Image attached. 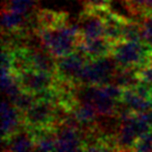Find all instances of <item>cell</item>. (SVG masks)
I'll list each match as a JSON object with an SVG mask.
<instances>
[{
    "label": "cell",
    "instance_id": "obj_1",
    "mask_svg": "<svg viewBox=\"0 0 152 152\" xmlns=\"http://www.w3.org/2000/svg\"><path fill=\"white\" fill-rule=\"evenodd\" d=\"M111 56L122 69L139 70L152 66V48L144 41L122 40L113 43Z\"/></svg>",
    "mask_w": 152,
    "mask_h": 152
},
{
    "label": "cell",
    "instance_id": "obj_2",
    "mask_svg": "<svg viewBox=\"0 0 152 152\" xmlns=\"http://www.w3.org/2000/svg\"><path fill=\"white\" fill-rule=\"evenodd\" d=\"M119 70L117 61L111 55L88 61L79 72L78 86H103L112 83L115 72Z\"/></svg>",
    "mask_w": 152,
    "mask_h": 152
},
{
    "label": "cell",
    "instance_id": "obj_3",
    "mask_svg": "<svg viewBox=\"0 0 152 152\" xmlns=\"http://www.w3.org/2000/svg\"><path fill=\"white\" fill-rule=\"evenodd\" d=\"M57 112L58 106L53 100L48 98H37L34 106L22 113V124L28 130L55 127Z\"/></svg>",
    "mask_w": 152,
    "mask_h": 152
},
{
    "label": "cell",
    "instance_id": "obj_4",
    "mask_svg": "<svg viewBox=\"0 0 152 152\" xmlns=\"http://www.w3.org/2000/svg\"><path fill=\"white\" fill-rule=\"evenodd\" d=\"M19 83L22 90L39 94L53 88L57 80V76L49 72L37 71L34 69H27L23 71L17 72Z\"/></svg>",
    "mask_w": 152,
    "mask_h": 152
},
{
    "label": "cell",
    "instance_id": "obj_5",
    "mask_svg": "<svg viewBox=\"0 0 152 152\" xmlns=\"http://www.w3.org/2000/svg\"><path fill=\"white\" fill-rule=\"evenodd\" d=\"M57 142L56 151H83L86 130L55 124Z\"/></svg>",
    "mask_w": 152,
    "mask_h": 152
},
{
    "label": "cell",
    "instance_id": "obj_6",
    "mask_svg": "<svg viewBox=\"0 0 152 152\" xmlns=\"http://www.w3.org/2000/svg\"><path fill=\"white\" fill-rule=\"evenodd\" d=\"M88 61H90L88 57L79 51H73L67 56L57 58L56 59V62H57L56 76L62 80L71 81L77 85L79 72Z\"/></svg>",
    "mask_w": 152,
    "mask_h": 152
},
{
    "label": "cell",
    "instance_id": "obj_7",
    "mask_svg": "<svg viewBox=\"0 0 152 152\" xmlns=\"http://www.w3.org/2000/svg\"><path fill=\"white\" fill-rule=\"evenodd\" d=\"M1 118H2V140L9 139L17 131L23 128L22 124V113L18 111L12 103L4 101L1 104Z\"/></svg>",
    "mask_w": 152,
    "mask_h": 152
},
{
    "label": "cell",
    "instance_id": "obj_8",
    "mask_svg": "<svg viewBox=\"0 0 152 152\" xmlns=\"http://www.w3.org/2000/svg\"><path fill=\"white\" fill-rule=\"evenodd\" d=\"M79 25L83 39H97L104 37V20L96 12L85 10L80 16Z\"/></svg>",
    "mask_w": 152,
    "mask_h": 152
},
{
    "label": "cell",
    "instance_id": "obj_9",
    "mask_svg": "<svg viewBox=\"0 0 152 152\" xmlns=\"http://www.w3.org/2000/svg\"><path fill=\"white\" fill-rule=\"evenodd\" d=\"M28 62L29 68L37 71L49 72L52 75L57 73L56 58L43 49H30L28 48Z\"/></svg>",
    "mask_w": 152,
    "mask_h": 152
},
{
    "label": "cell",
    "instance_id": "obj_10",
    "mask_svg": "<svg viewBox=\"0 0 152 152\" xmlns=\"http://www.w3.org/2000/svg\"><path fill=\"white\" fill-rule=\"evenodd\" d=\"M2 145H4V150H7V151L25 152L34 150V142L31 132L25 127L17 131L9 139L2 140Z\"/></svg>",
    "mask_w": 152,
    "mask_h": 152
},
{
    "label": "cell",
    "instance_id": "obj_11",
    "mask_svg": "<svg viewBox=\"0 0 152 152\" xmlns=\"http://www.w3.org/2000/svg\"><path fill=\"white\" fill-rule=\"evenodd\" d=\"M36 21H37V28L58 29L68 23V15L62 11L40 9L36 13Z\"/></svg>",
    "mask_w": 152,
    "mask_h": 152
},
{
    "label": "cell",
    "instance_id": "obj_12",
    "mask_svg": "<svg viewBox=\"0 0 152 152\" xmlns=\"http://www.w3.org/2000/svg\"><path fill=\"white\" fill-rule=\"evenodd\" d=\"M121 101L134 112H144L152 109V100L139 96L133 89H123Z\"/></svg>",
    "mask_w": 152,
    "mask_h": 152
},
{
    "label": "cell",
    "instance_id": "obj_13",
    "mask_svg": "<svg viewBox=\"0 0 152 152\" xmlns=\"http://www.w3.org/2000/svg\"><path fill=\"white\" fill-rule=\"evenodd\" d=\"M2 32H16L23 29L25 17L22 13L2 8Z\"/></svg>",
    "mask_w": 152,
    "mask_h": 152
},
{
    "label": "cell",
    "instance_id": "obj_14",
    "mask_svg": "<svg viewBox=\"0 0 152 152\" xmlns=\"http://www.w3.org/2000/svg\"><path fill=\"white\" fill-rule=\"evenodd\" d=\"M135 69H122L119 68L113 77L112 83L121 87L122 89H132L140 82Z\"/></svg>",
    "mask_w": 152,
    "mask_h": 152
},
{
    "label": "cell",
    "instance_id": "obj_15",
    "mask_svg": "<svg viewBox=\"0 0 152 152\" xmlns=\"http://www.w3.org/2000/svg\"><path fill=\"white\" fill-rule=\"evenodd\" d=\"M36 101H37L36 94L28 92V91H25V90L20 91L17 96L10 98V102L21 113H25L26 111H28L31 107L34 106V103Z\"/></svg>",
    "mask_w": 152,
    "mask_h": 152
},
{
    "label": "cell",
    "instance_id": "obj_16",
    "mask_svg": "<svg viewBox=\"0 0 152 152\" xmlns=\"http://www.w3.org/2000/svg\"><path fill=\"white\" fill-rule=\"evenodd\" d=\"M122 37L123 40L143 41L142 28L140 22H137L134 20H126L122 26Z\"/></svg>",
    "mask_w": 152,
    "mask_h": 152
},
{
    "label": "cell",
    "instance_id": "obj_17",
    "mask_svg": "<svg viewBox=\"0 0 152 152\" xmlns=\"http://www.w3.org/2000/svg\"><path fill=\"white\" fill-rule=\"evenodd\" d=\"M36 2L37 0H4L2 8L25 15L34 7Z\"/></svg>",
    "mask_w": 152,
    "mask_h": 152
},
{
    "label": "cell",
    "instance_id": "obj_18",
    "mask_svg": "<svg viewBox=\"0 0 152 152\" xmlns=\"http://www.w3.org/2000/svg\"><path fill=\"white\" fill-rule=\"evenodd\" d=\"M140 25L142 28L143 41L149 37H152V15H144L140 18Z\"/></svg>",
    "mask_w": 152,
    "mask_h": 152
},
{
    "label": "cell",
    "instance_id": "obj_19",
    "mask_svg": "<svg viewBox=\"0 0 152 152\" xmlns=\"http://www.w3.org/2000/svg\"><path fill=\"white\" fill-rule=\"evenodd\" d=\"M110 0H81L85 10H97V9L108 8Z\"/></svg>",
    "mask_w": 152,
    "mask_h": 152
},
{
    "label": "cell",
    "instance_id": "obj_20",
    "mask_svg": "<svg viewBox=\"0 0 152 152\" xmlns=\"http://www.w3.org/2000/svg\"><path fill=\"white\" fill-rule=\"evenodd\" d=\"M137 75L141 81H144V82H148V83L152 85V66L143 67L139 70H137Z\"/></svg>",
    "mask_w": 152,
    "mask_h": 152
},
{
    "label": "cell",
    "instance_id": "obj_21",
    "mask_svg": "<svg viewBox=\"0 0 152 152\" xmlns=\"http://www.w3.org/2000/svg\"><path fill=\"white\" fill-rule=\"evenodd\" d=\"M144 15H152V0H147V4H145V13Z\"/></svg>",
    "mask_w": 152,
    "mask_h": 152
},
{
    "label": "cell",
    "instance_id": "obj_22",
    "mask_svg": "<svg viewBox=\"0 0 152 152\" xmlns=\"http://www.w3.org/2000/svg\"><path fill=\"white\" fill-rule=\"evenodd\" d=\"M144 42H147L149 46L152 48V37H149V38H147L145 40H144Z\"/></svg>",
    "mask_w": 152,
    "mask_h": 152
}]
</instances>
